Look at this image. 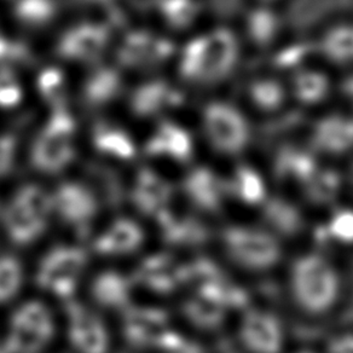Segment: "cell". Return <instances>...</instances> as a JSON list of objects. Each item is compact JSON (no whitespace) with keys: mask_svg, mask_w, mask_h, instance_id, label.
Wrapping results in <instances>:
<instances>
[{"mask_svg":"<svg viewBox=\"0 0 353 353\" xmlns=\"http://www.w3.org/2000/svg\"><path fill=\"white\" fill-rule=\"evenodd\" d=\"M245 54L234 23H216L188 41L179 57V70L192 86L221 88L237 78Z\"/></svg>","mask_w":353,"mask_h":353,"instance_id":"obj_1","label":"cell"},{"mask_svg":"<svg viewBox=\"0 0 353 353\" xmlns=\"http://www.w3.org/2000/svg\"><path fill=\"white\" fill-rule=\"evenodd\" d=\"M51 216H54L51 192L37 183L17 188L0 211L6 237L20 248L34 245L44 236Z\"/></svg>","mask_w":353,"mask_h":353,"instance_id":"obj_2","label":"cell"},{"mask_svg":"<svg viewBox=\"0 0 353 353\" xmlns=\"http://www.w3.org/2000/svg\"><path fill=\"white\" fill-rule=\"evenodd\" d=\"M199 121L208 145L221 155H240L253 139L254 119L236 99H210L202 107Z\"/></svg>","mask_w":353,"mask_h":353,"instance_id":"obj_3","label":"cell"},{"mask_svg":"<svg viewBox=\"0 0 353 353\" xmlns=\"http://www.w3.org/2000/svg\"><path fill=\"white\" fill-rule=\"evenodd\" d=\"M88 259V250L81 245H54L38 261L35 285L62 301L72 299L86 271Z\"/></svg>","mask_w":353,"mask_h":353,"instance_id":"obj_4","label":"cell"},{"mask_svg":"<svg viewBox=\"0 0 353 353\" xmlns=\"http://www.w3.org/2000/svg\"><path fill=\"white\" fill-rule=\"evenodd\" d=\"M54 335L51 310L40 300H28L11 314L3 346L6 353H44Z\"/></svg>","mask_w":353,"mask_h":353,"instance_id":"obj_5","label":"cell"},{"mask_svg":"<svg viewBox=\"0 0 353 353\" xmlns=\"http://www.w3.org/2000/svg\"><path fill=\"white\" fill-rule=\"evenodd\" d=\"M234 26L247 52L266 57L290 37L283 8L247 3Z\"/></svg>","mask_w":353,"mask_h":353,"instance_id":"obj_6","label":"cell"},{"mask_svg":"<svg viewBox=\"0 0 353 353\" xmlns=\"http://www.w3.org/2000/svg\"><path fill=\"white\" fill-rule=\"evenodd\" d=\"M75 125L68 115L50 119L30 150V163L43 174H59L75 157Z\"/></svg>","mask_w":353,"mask_h":353,"instance_id":"obj_7","label":"cell"},{"mask_svg":"<svg viewBox=\"0 0 353 353\" xmlns=\"http://www.w3.org/2000/svg\"><path fill=\"white\" fill-rule=\"evenodd\" d=\"M240 103L253 119L277 118L293 105L285 75L271 68L254 72L243 80Z\"/></svg>","mask_w":353,"mask_h":353,"instance_id":"obj_8","label":"cell"},{"mask_svg":"<svg viewBox=\"0 0 353 353\" xmlns=\"http://www.w3.org/2000/svg\"><path fill=\"white\" fill-rule=\"evenodd\" d=\"M52 214L79 237H88L99 216L97 197L85 182H64L51 192Z\"/></svg>","mask_w":353,"mask_h":353,"instance_id":"obj_9","label":"cell"},{"mask_svg":"<svg viewBox=\"0 0 353 353\" xmlns=\"http://www.w3.org/2000/svg\"><path fill=\"white\" fill-rule=\"evenodd\" d=\"M292 285L295 299L310 312L328 309L336 294L335 274L319 256H306L296 263Z\"/></svg>","mask_w":353,"mask_h":353,"instance_id":"obj_10","label":"cell"},{"mask_svg":"<svg viewBox=\"0 0 353 353\" xmlns=\"http://www.w3.org/2000/svg\"><path fill=\"white\" fill-rule=\"evenodd\" d=\"M293 105L321 112L338 94V79L333 70L312 59L285 75Z\"/></svg>","mask_w":353,"mask_h":353,"instance_id":"obj_11","label":"cell"},{"mask_svg":"<svg viewBox=\"0 0 353 353\" xmlns=\"http://www.w3.org/2000/svg\"><path fill=\"white\" fill-rule=\"evenodd\" d=\"M314 57L332 70L353 69V16H338L319 25L309 39Z\"/></svg>","mask_w":353,"mask_h":353,"instance_id":"obj_12","label":"cell"},{"mask_svg":"<svg viewBox=\"0 0 353 353\" xmlns=\"http://www.w3.org/2000/svg\"><path fill=\"white\" fill-rule=\"evenodd\" d=\"M67 338L77 353H108L110 335L107 324L94 309L79 300L63 301Z\"/></svg>","mask_w":353,"mask_h":353,"instance_id":"obj_13","label":"cell"},{"mask_svg":"<svg viewBox=\"0 0 353 353\" xmlns=\"http://www.w3.org/2000/svg\"><path fill=\"white\" fill-rule=\"evenodd\" d=\"M121 330L126 343L137 350H159L173 333L166 311L152 305L132 304L123 310Z\"/></svg>","mask_w":353,"mask_h":353,"instance_id":"obj_14","label":"cell"},{"mask_svg":"<svg viewBox=\"0 0 353 353\" xmlns=\"http://www.w3.org/2000/svg\"><path fill=\"white\" fill-rule=\"evenodd\" d=\"M173 187L152 168H141L128 188V201L141 214L157 221L171 211Z\"/></svg>","mask_w":353,"mask_h":353,"instance_id":"obj_15","label":"cell"},{"mask_svg":"<svg viewBox=\"0 0 353 353\" xmlns=\"http://www.w3.org/2000/svg\"><path fill=\"white\" fill-rule=\"evenodd\" d=\"M134 288L165 296L171 294L183 282V269L165 252L147 255L131 274Z\"/></svg>","mask_w":353,"mask_h":353,"instance_id":"obj_16","label":"cell"},{"mask_svg":"<svg viewBox=\"0 0 353 353\" xmlns=\"http://www.w3.org/2000/svg\"><path fill=\"white\" fill-rule=\"evenodd\" d=\"M145 241L142 226L128 216H119L94 236L91 247L104 258H123L137 252Z\"/></svg>","mask_w":353,"mask_h":353,"instance_id":"obj_17","label":"cell"},{"mask_svg":"<svg viewBox=\"0 0 353 353\" xmlns=\"http://www.w3.org/2000/svg\"><path fill=\"white\" fill-rule=\"evenodd\" d=\"M310 137L317 147L328 152L346 150L353 145V112L347 108L327 110L312 120Z\"/></svg>","mask_w":353,"mask_h":353,"instance_id":"obj_18","label":"cell"},{"mask_svg":"<svg viewBox=\"0 0 353 353\" xmlns=\"http://www.w3.org/2000/svg\"><path fill=\"white\" fill-rule=\"evenodd\" d=\"M133 290L134 285L131 276L107 270L94 277L91 285V296L101 307L123 312L132 305Z\"/></svg>","mask_w":353,"mask_h":353,"instance_id":"obj_19","label":"cell"},{"mask_svg":"<svg viewBox=\"0 0 353 353\" xmlns=\"http://www.w3.org/2000/svg\"><path fill=\"white\" fill-rule=\"evenodd\" d=\"M192 136L185 128L166 123L157 128V132L148 141L145 152L154 159L184 162L192 157Z\"/></svg>","mask_w":353,"mask_h":353,"instance_id":"obj_20","label":"cell"},{"mask_svg":"<svg viewBox=\"0 0 353 353\" xmlns=\"http://www.w3.org/2000/svg\"><path fill=\"white\" fill-rule=\"evenodd\" d=\"M86 178L85 183L94 192L101 207L117 210L128 201V188L113 168L92 163L88 167Z\"/></svg>","mask_w":353,"mask_h":353,"instance_id":"obj_21","label":"cell"},{"mask_svg":"<svg viewBox=\"0 0 353 353\" xmlns=\"http://www.w3.org/2000/svg\"><path fill=\"white\" fill-rule=\"evenodd\" d=\"M107 41V34L99 26H81L64 35L59 50L67 59H88L102 51Z\"/></svg>","mask_w":353,"mask_h":353,"instance_id":"obj_22","label":"cell"},{"mask_svg":"<svg viewBox=\"0 0 353 353\" xmlns=\"http://www.w3.org/2000/svg\"><path fill=\"white\" fill-rule=\"evenodd\" d=\"M181 102L182 94L161 80L143 85L132 97L133 109L143 117L161 113L162 110L176 107Z\"/></svg>","mask_w":353,"mask_h":353,"instance_id":"obj_23","label":"cell"},{"mask_svg":"<svg viewBox=\"0 0 353 353\" xmlns=\"http://www.w3.org/2000/svg\"><path fill=\"white\" fill-rule=\"evenodd\" d=\"M170 54V46L163 48L161 40L154 39L150 35L137 33L128 38L126 44L120 50L123 63L131 67L142 64H152L166 59Z\"/></svg>","mask_w":353,"mask_h":353,"instance_id":"obj_24","label":"cell"},{"mask_svg":"<svg viewBox=\"0 0 353 353\" xmlns=\"http://www.w3.org/2000/svg\"><path fill=\"white\" fill-rule=\"evenodd\" d=\"M94 148L108 159L128 161L134 157V143L123 128L101 123L94 128Z\"/></svg>","mask_w":353,"mask_h":353,"instance_id":"obj_25","label":"cell"},{"mask_svg":"<svg viewBox=\"0 0 353 353\" xmlns=\"http://www.w3.org/2000/svg\"><path fill=\"white\" fill-rule=\"evenodd\" d=\"M25 283L23 264L16 255L0 254V305L15 299Z\"/></svg>","mask_w":353,"mask_h":353,"instance_id":"obj_26","label":"cell"},{"mask_svg":"<svg viewBox=\"0 0 353 353\" xmlns=\"http://www.w3.org/2000/svg\"><path fill=\"white\" fill-rule=\"evenodd\" d=\"M121 80L113 69H99L85 83V97L90 103L103 104L118 94Z\"/></svg>","mask_w":353,"mask_h":353,"instance_id":"obj_27","label":"cell"},{"mask_svg":"<svg viewBox=\"0 0 353 353\" xmlns=\"http://www.w3.org/2000/svg\"><path fill=\"white\" fill-rule=\"evenodd\" d=\"M20 15L30 23L41 22L49 19L52 12V4L49 0H23L19 8Z\"/></svg>","mask_w":353,"mask_h":353,"instance_id":"obj_28","label":"cell"},{"mask_svg":"<svg viewBox=\"0 0 353 353\" xmlns=\"http://www.w3.org/2000/svg\"><path fill=\"white\" fill-rule=\"evenodd\" d=\"M43 79L40 81L41 92L46 96L49 101H57L64 94V79L61 74L50 70L49 73L43 74Z\"/></svg>","mask_w":353,"mask_h":353,"instance_id":"obj_29","label":"cell"},{"mask_svg":"<svg viewBox=\"0 0 353 353\" xmlns=\"http://www.w3.org/2000/svg\"><path fill=\"white\" fill-rule=\"evenodd\" d=\"M15 161V144L9 138H0V179L10 173Z\"/></svg>","mask_w":353,"mask_h":353,"instance_id":"obj_30","label":"cell"},{"mask_svg":"<svg viewBox=\"0 0 353 353\" xmlns=\"http://www.w3.org/2000/svg\"><path fill=\"white\" fill-rule=\"evenodd\" d=\"M20 86L15 80L1 77L0 78V105H11L20 99Z\"/></svg>","mask_w":353,"mask_h":353,"instance_id":"obj_31","label":"cell"},{"mask_svg":"<svg viewBox=\"0 0 353 353\" xmlns=\"http://www.w3.org/2000/svg\"><path fill=\"white\" fill-rule=\"evenodd\" d=\"M338 94L345 102V108L353 112V69L338 79Z\"/></svg>","mask_w":353,"mask_h":353,"instance_id":"obj_32","label":"cell"},{"mask_svg":"<svg viewBox=\"0 0 353 353\" xmlns=\"http://www.w3.org/2000/svg\"><path fill=\"white\" fill-rule=\"evenodd\" d=\"M290 0H247L250 4H259V6H275V8H285Z\"/></svg>","mask_w":353,"mask_h":353,"instance_id":"obj_33","label":"cell"},{"mask_svg":"<svg viewBox=\"0 0 353 353\" xmlns=\"http://www.w3.org/2000/svg\"><path fill=\"white\" fill-rule=\"evenodd\" d=\"M0 211H1V208H0Z\"/></svg>","mask_w":353,"mask_h":353,"instance_id":"obj_34","label":"cell"}]
</instances>
